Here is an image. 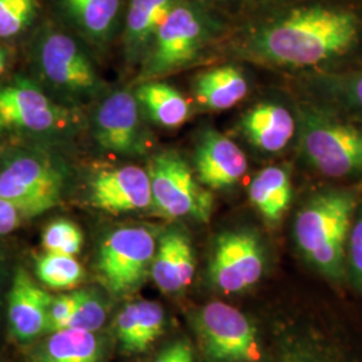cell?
<instances>
[{
  "instance_id": "5b68a950",
  "label": "cell",
  "mask_w": 362,
  "mask_h": 362,
  "mask_svg": "<svg viewBox=\"0 0 362 362\" xmlns=\"http://www.w3.org/2000/svg\"><path fill=\"white\" fill-rule=\"evenodd\" d=\"M152 203L168 218H194L207 223L214 196L194 179L184 158L176 152H161L149 161Z\"/></svg>"
},
{
  "instance_id": "8992f818",
  "label": "cell",
  "mask_w": 362,
  "mask_h": 362,
  "mask_svg": "<svg viewBox=\"0 0 362 362\" xmlns=\"http://www.w3.org/2000/svg\"><path fill=\"white\" fill-rule=\"evenodd\" d=\"M208 360L259 362L262 350L255 326L242 311L223 302H209L191 318Z\"/></svg>"
},
{
  "instance_id": "e0dca14e",
  "label": "cell",
  "mask_w": 362,
  "mask_h": 362,
  "mask_svg": "<svg viewBox=\"0 0 362 362\" xmlns=\"http://www.w3.org/2000/svg\"><path fill=\"white\" fill-rule=\"evenodd\" d=\"M313 104L362 122V71L320 73L306 78Z\"/></svg>"
},
{
  "instance_id": "4316f807",
  "label": "cell",
  "mask_w": 362,
  "mask_h": 362,
  "mask_svg": "<svg viewBox=\"0 0 362 362\" xmlns=\"http://www.w3.org/2000/svg\"><path fill=\"white\" fill-rule=\"evenodd\" d=\"M39 281L55 290H69L81 285L85 279L82 264L69 255L46 252L35 263Z\"/></svg>"
},
{
  "instance_id": "6da1fadb",
  "label": "cell",
  "mask_w": 362,
  "mask_h": 362,
  "mask_svg": "<svg viewBox=\"0 0 362 362\" xmlns=\"http://www.w3.org/2000/svg\"><path fill=\"white\" fill-rule=\"evenodd\" d=\"M358 38L349 11L329 7L297 8L259 28L246 52L254 59L282 67H311L344 55Z\"/></svg>"
},
{
  "instance_id": "30bf717a",
  "label": "cell",
  "mask_w": 362,
  "mask_h": 362,
  "mask_svg": "<svg viewBox=\"0 0 362 362\" xmlns=\"http://www.w3.org/2000/svg\"><path fill=\"white\" fill-rule=\"evenodd\" d=\"M264 272V250L257 233L236 230L220 235L209 264L214 286L227 294L257 285Z\"/></svg>"
},
{
  "instance_id": "603a6c76",
  "label": "cell",
  "mask_w": 362,
  "mask_h": 362,
  "mask_svg": "<svg viewBox=\"0 0 362 362\" xmlns=\"http://www.w3.org/2000/svg\"><path fill=\"white\" fill-rule=\"evenodd\" d=\"M73 25L97 46H104L116 28L119 0H59Z\"/></svg>"
},
{
  "instance_id": "7a4b0ae2",
  "label": "cell",
  "mask_w": 362,
  "mask_h": 362,
  "mask_svg": "<svg viewBox=\"0 0 362 362\" xmlns=\"http://www.w3.org/2000/svg\"><path fill=\"white\" fill-rule=\"evenodd\" d=\"M358 202V194L353 189H326L313 194L294 220L299 254L315 272L332 281H339L346 274L348 239Z\"/></svg>"
},
{
  "instance_id": "ac0fdd59",
  "label": "cell",
  "mask_w": 362,
  "mask_h": 362,
  "mask_svg": "<svg viewBox=\"0 0 362 362\" xmlns=\"http://www.w3.org/2000/svg\"><path fill=\"white\" fill-rule=\"evenodd\" d=\"M164 329L165 313L157 302H132L117 315V341L124 354H143L161 337Z\"/></svg>"
},
{
  "instance_id": "2e32d148",
  "label": "cell",
  "mask_w": 362,
  "mask_h": 362,
  "mask_svg": "<svg viewBox=\"0 0 362 362\" xmlns=\"http://www.w3.org/2000/svg\"><path fill=\"white\" fill-rule=\"evenodd\" d=\"M194 267L189 238L180 230H170L160 238L149 274L163 293H177L191 285Z\"/></svg>"
},
{
  "instance_id": "d6986e66",
  "label": "cell",
  "mask_w": 362,
  "mask_h": 362,
  "mask_svg": "<svg viewBox=\"0 0 362 362\" xmlns=\"http://www.w3.org/2000/svg\"><path fill=\"white\" fill-rule=\"evenodd\" d=\"M240 127L247 140L259 151L278 153L293 140L297 121L282 105L259 104L243 116Z\"/></svg>"
},
{
  "instance_id": "f1b7e54d",
  "label": "cell",
  "mask_w": 362,
  "mask_h": 362,
  "mask_svg": "<svg viewBox=\"0 0 362 362\" xmlns=\"http://www.w3.org/2000/svg\"><path fill=\"white\" fill-rule=\"evenodd\" d=\"M42 245L46 252L74 257L83 246V233L70 220H54L43 231Z\"/></svg>"
},
{
  "instance_id": "ba28073f",
  "label": "cell",
  "mask_w": 362,
  "mask_h": 362,
  "mask_svg": "<svg viewBox=\"0 0 362 362\" xmlns=\"http://www.w3.org/2000/svg\"><path fill=\"white\" fill-rule=\"evenodd\" d=\"M64 188V175L45 156H18L0 169V197L10 202L23 218L57 207Z\"/></svg>"
},
{
  "instance_id": "9c48e42d",
  "label": "cell",
  "mask_w": 362,
  "mask_h": 362,
  "mask_svg": "<svg viewBox=\"0 0 362 362\" xmlns=\"http://www.w3.org/2000/svg\"><path fill=\"white\" fill-rule=\"evenodd\" d=\"M38 64L46 81L70 100H91L103 90L88 54L65 33L49 30L42 35Z\"/></svg>"
},
{
  "instance_id": "f546056e",
  "label": "cell",
  "mask_w": 362,
  "mask_h": 362,
  "mask_svg": "<svg viewBox=\"0 0 362 362\" xmlns=\"http://www.w3.org/2000/svg\"><path fill=\"white\" fill-rule=\"evenodd\" d=\"M37 0H0V38L21 34L34 19Z\"/></svg>"
},
{
  "instance_id": "cb8c5ba5",
  "label": "cell",
  "mask_w": 362,
  "mask_h": 362,
  "mask_svg": "<svg viewBox=\"0 0 362 362\" xmlns=\"http://www.w3.org/2000/svg\"><path fill=\"white\" fill-rule=\"evenodd\" d=\"M179 0H132L127 16L125 47L128 57L136 61L148 50L158 27Z\"/></svg>"
},
{
  "instance_id": "484cf974",
  "label": "cell",
  "mask_w": 362,
  "mask_h": 362,
  "mask_svg": "<svg viewBox=\"0 0 362 362\" xmlns=\"http://www.w3.org/2000/svg\"><path fill=\"white\" fill-rule=\"evenodd\" d=\"M278 362H351L329 341L310 333H288L278 345Z\"/></svg>"
},
{
  "instance_id": "9a60e30c",
  "label": "cell",
  "mask_w": 362,
  "mask_h": 362,
  "mask_svg": "<svg viewBox=\"0 0 362 362\" xmlns=\"http://www.w3.org/2000/svg\"><path fill=\"white\" fill-rule=\"evenodd\" d=\"M52 300V296L39 287L28 272H15L8 293V322L18 341L30 342L47 333Z\"/></svg>"
},
{
  "instance_id": "44dd1931",
  "label": "cell",
  "mask_w": 362,
  "mask_h": 362,
  "mask_svg": "<svg viewBox=\"0 0 362 362\" xmlns=\"http://www.w3.org/2000/svg\"><path fill=\"white\" fill-rule=\"evenodd\" d=\"M248 196L263 219L272 226L278 224L293 199L290 169L286 165L262 169L251 181Z\"/></svg>"
},
{
  "instance_id": "ffe728a7",
  "label": "cell",
  "mask_w": 362,
  "mask_h": 362,
  "mask_svg": "<svg viewBox=\"0 0 362 362\" xmlns=\"http://www.w3.org/2000/svg\"><path fill=\"white\" fill-rule=\"evenodd\" d=\"M105 341L94 332L64 329L39 345L33 362H105Z\"/></svg>"
},
{
  "instance_id": "1f68e13d",
  "label": "cell",
  "mask_w": 362,
  "mask_h": 362,
  "mask_svg": "<svg viewBox=\"0 0 362 362\" xmlns=\"http://www.w3.org/2000/svg\"><path fill=\"white\" fill-rule=\"evenodd\" d=\"M76 309L74 293L59 294L52 297V305L49 309V330L47 333L67 329L70 320Z\"/></svg>"
},
{
  "instance_id": "8fae6325",
  "label": "cell",
  "mask_w": 362,
  "mask_h": 362,
  "mask_svg": "<svg viewBox=\"0 0 362 362\" xmlns=\"http://www.w3.org/2000/svg\"><path fill=\"white\" fill-rule=\"evenodd\" d=\"M69 112L28 79L0 86V132H50L65 127Z\"/></svg>"
},
{
  "instance_id": "83f0119b",
  "label": "cell",
  "mask_w": 362,
  "mask_h": 362,
  "mask_svg": "<svg viewBox=\"0 0 362 362\" xmlns=\"http://www.w3.org/2000/svg\"><path fill=\"white\" fill-rule=\"evenodd\" d=\"M76 309L67 329H82L98 332L107 320L109 305L104 296L95 288H81L74 291Z\"/></svg>"
},
{
  "instance_id": "7c38bea8",
  "label": "cell",
  "mask_w": 362,
  "mask_h": 362,
  "mask_svg": "<svg viewBox=\"0 0 362 362\" xmlns=\"http://www.w3.org/2000/svg\"><path fill=\"white\" fill-rule=\"evenodd\" d=\"M94 137L107 152L117 155L141 153L145 136L137 98L124 90L109 95L97 110Z\"/></svg>"
},
{
  "instance_id": "7402d4cb",
  "label": "cell",
  "mask_w": 362,
  "mask_h": 362,
  "mask_svg": "<svg viewBox=\"0 0 362 362\" xmlns=\"http://www.w3.org/2000/svg\"><path fill=\"white\" fill-rule=\"evenodd\" d=\"M194 90L199 104L211 110H224L246 97L248 85L236 66H219L200 73L194 79Z\"/></svg>"
},
{
  "instance_id": "e575fe53",
  "label": "cell",
  "mask_w": 362,
  "mask_h": 362,
  "mask_svg": "<svg viewBox=\"0 0 362 362\" xmlns=\"http://www.w3.org/2000/svg\"><path fill=\"white\" fill-rule=\"evenodd\" d=\"M4 67H6V54L0 49V76L3 74Z\"/></svg>"
},
{
  "instance_id": "3957f363",
  "label": "cell",
  "mask_w": 362,
  "mask_h": 362,
  "mask_svg": "<svg viewBox=\"0 0 362 362\" xmlns=\"http://www.w3.org/2000/svg\"><path fill=\"white\" fill-rule=\"evenodd\" d=\"M302 156L329 179L362 177V127L320 105L298 106Z\"/></svg>"
},
{
  "instance_id": "d590c367",
  "label": "cell",
  "mask_w": 362,
  "mask_h": 362,
  "mask_svg": "<svg viewBox=\"0 0 362 362\" xmlns=\"http://www.w3.org/2000/svg\"><path fill=\"white\" fill-rule=\"evenodd\" d=\"M207 362H247V361H212V360H208Z\"/></svg>"
},
{
  "instance_id": "836d02e7",
  "label": "cell",
  "mask_w": 362,
  "mask_h": 362,
  "mask_svg": "<svg viewBox=\"0 0 362 362\" xmlns=\"http://www.w3.org/2000/svg\"><path fill=\"white\" fill-rule=\"evenodd\" d=\"M22 219L23 216L21 212L10 202L0 197V236L15 231Z\"/></svg>"
},
{
  "instance_id": "4dcf8cb0",
  "label": "cell",
  "mask_w": 362,
  "mask_h": 362,
  "mask_svg": "<svg viewBox=\"0 0 362 362\" xmlns=\"http://www.w3.org/2000/svg\"><path fill=\"white\" fill-rule=\"evenodd\" d=\"M346 270L360 290H362V197L356 208L350 227L346 251Z\"/></svg>"
},
{
  "instance_id": "d6a6232c",
  "label": "cell",
  "mask_w": 362,
  "mask_h": 362,
  "mask_svg": "<svg viewBox=\"0 0 362 362\" xmlns=\"http://www.w3.org/2000/svg\"><path fill=\"white\" fill-rule=\"evenodd\" d=\"M152 362H194L192 345L185 339H177L161 350Z\"/></svg>"
},
{
  "instance_id": "d4e9b609",
  "label": "cell",
  "mask_w": 362,
  "mask_h": 362,
  "mask_svg": "<svg viewBox=\"0 0 362 362\" xmlns=\"http://www.w3.org/2000/svg\"><path fill=\"white\" fill-rule=\"evenodd\" d=\"M137 101L143 105L149 118L160 127L175 129L191 115L188 101L180 91L163 82H144L136 91Z\"/></svg>"
},
{
  "instance_id": "277c9868",
  "label": "cell",
  "mask_w": 362,
  "mask_h": 362,
  "mask_svg": "<svg viewBox=\"0 0 362 362\" xmlns=\"http://www.w3.org/2000/svg\"><path fill=\"white\" fill-rule=\"evenodd\" d=\"M207 15L191 3L179 0L152 39L139 82H149L191 65L211 38Z\"/></svg>"
},
{
  "instance_id": "5bb4252c",
  "label": "cell",
  "mask_w": 362,
  "mask_h": 362,
  "mask_svg": "<svg viewBox=\"0 0 362 362\" xmlns=\"http://www.w3.org/2000/svg\"><path fill=\"white\" fill-rule=\"evenodd\" d=\"M91 204L109 214H125L152 204L148 170L134 165L100 173L91 182Z\"/></svg>"
},
{
  "instance_id": "4fadbf2b",
  "label": "cell",
  "mask_w": 362,
  "mask_h": 362,
  "mask_svg": "<svg viewBox=\"0 0 362 362\" xmlns=\"http://www.w3.org/2000/svg\"><path fill=\"white\" fill-rule=\"evenodd\" d=\"M200 184L211 189L230 188L246 175L247 157L231 139L215 129L202 133L194 151Z\"/></svg>"
},
{
  "instance_id": "52a82bcc",
  "label": "cell",
  "mask_w": 362,
  "mask_h": 362,
  "mask_svg": "<svg viewBox=\"0 0 362 362\" xmlns=\"http://www.w3.org/2000/svg\"><path fill=\"white\" fill-rule=\"evenodd\" d=\"M155 235L146 227H122L109 233L97 257V272L112 296L134 291L151 272Z\"/></svg>"
}]
</instances>
